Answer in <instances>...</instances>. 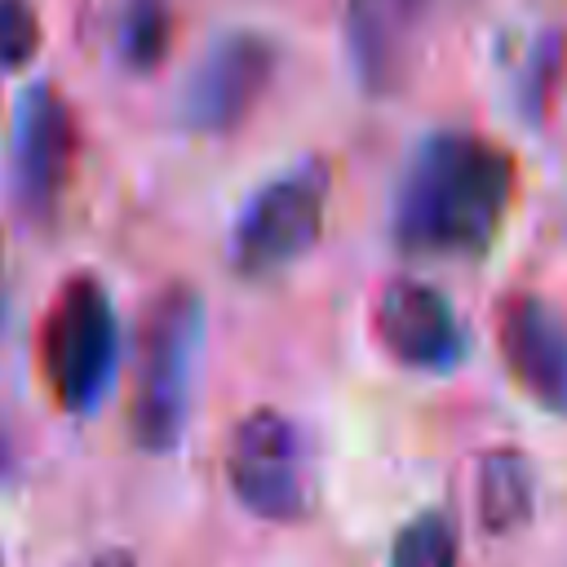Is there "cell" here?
Segmentation results:
<instances>
[{
  "label": "cell",
  "instance_id": "obj_1",
  "mask_svg": "<svg viewBox=\"0 0 567 567\" xmlns=\"http://www.w3.org/2000/svg\"><path fill=\"white\" fill-rule=\"evenodd\" d=\"M518 168L505 146L470 128L430 133L394 190L390 230L408 257H478L514 208Z\"/></svg>",
  "mask_w": 567,
  "mask_h": 567
},
{
  "label": "cell",
  "instance_id": "obj_2",
  "mask_svg": "<svg viewBox=\"0 0 567 567\" xmlns=\"http://www.w3.org/2000/svg\"><path fill=\"white\" fill-rule=\"evenodd\" d=\"M204 346V297L190 284L159 288L137 323L128 430L142 452H173L190 421L195 359Z\"/></svg>",
  "mask_w": 567,
  "mask_h": 567
},
{
  "label": "cell",
  "instance_id": "obj_3",
  "mask_svg": "<svg viewBox=\"0 0 567 567\" xmlns=\"http://www.w3.org/2000/svg\"><path fill=\"white\" fill-rule=\"evenodd\" d=\"M328 190H332V168L319 155H306L266 186H257L230 226V244H226L230 266L244 279H266L288 270L301 252L315 248L328 217Z\"/></svg>",
  "mask_w": 567,
  "mask_h": 567
},
{
  "label": "cell",
  "instance_id": "obj_4",
  "mask_svg": "<svg viewBox=\"0 0 567 567\" xmlns=\"http://www.w3.org/2000/svg\"><path fill=\"white\" fill-rule=\"evenodd\" d=\"M40 363L49 394L66 412H89L111 390L120 368V319L93 275H75L62 284L44 319Z\"/></svg>",
  "mask_w": 567,
  "mask_h": 567
},
{
  "label": "cell",
  "instance_id": "obj_5",
  "mask_svg": "<svg viewBox=\"0 0 567 567\" xmlns=\"http://www.w3.org/2000/svg\"><path fill=\"white\" fill-rule=\"evenodd\" d=\"M226 483L235 501L257 518H306L315 501V465L301 425L279 408H252L239 416L226 447Z\"/></svg>",
  "mask_w": 567,
  "mask_h": 567
},
{
  "label": "cell",
  "instance_id": "obj_6",
  "mask_svg": "<svg viewBox=\"0 0 567 567\" xmlns=\"http://www.w3.org/2000/svg\"><path fill=\"white\" fill-rule=\"evenodd\" d=\"M80 159V124L66 102V93L49 80H35L18 111H13V137H9V177L13 199L27 217L44 221Z\"/></svg>",
  "mask_w": 567,
  "mask_h": 567
},
{
  "label": "cell",
  "instance_id": "obj_7",
  "mask_svg": "<svg viewBox=\"0 0 567 567\" xmlns=\"http://www.w3.org/2000/svg\"><path fill=\"white\" fill-rule=\"evenodd\" d=\"M279 49L261 31H230L204 49L182 89V124L204 137L235 133L275 84Z\"/></svg>",
  "mask_w": 567,
  "mask_h": 567
},
{
  "label": "cell",
  "instance_id": "obj_8",
  "mask_svg": "<svg viewBox=\"0 0 567 567\" xmlns=\"http://www.w3.org/2000/svg\"><path fill=\"white\" fill-rule=\"evenodd\" d=\"M496 346L518 390L567 416V319L536 292H505L496 301Z\"/></svg>",
  "mask_w": 567,
  "mask_h": 567
},
{
  "label": "cell",
  "instance_id": "obj_9",
  "mask_svg": "<svg viewBox=\"0 0 567 567\" xmlns=\"http://www.w3.org/2000/svg\"><path fill=\"white\" fill-rule=\"evenodd\" d=\"M372 328L390 359L416 372H447L465 354V332L452 301L421 279L385 284L372 310Z\"/></svg>",
  "mask_w": 567,
  "mask_h": 567
},
{
  "label": "cell",
  "instance_id": "obj_10",
  "mask_svg": "<svg viewBox=\"0 0 567 567\" xmlns=\"http://www.w3.org/2000/svg\"><path fill=\"white\" fill-rule=\"evenodd\" d=\"M434 0H346L341 40L363 93H394Z\"/></svg>",
  "mask_w": 567,
  "mask_h": 567
},
{
  "label": "cell",
  "instance_id": "obj_11",
  "mask_svg": "<svg viewBox=\"0 0 567 567\" xmlns=\"http://www.w3.org/2000/svg\"><path fill=\"white\" fill-rule=\"evenodd\" d=\"M474 505L487 536H509L532 518L536 505V470L518 447H492L478 456Z\"/></svg>",
  "mask_w": 567,
  "mask_h": 567
},
{
  "label": "cell",
  "instance_id": "obj_12",
  "mask_svg": "<svg viewBox=\"0 0 567 567\" xmlns=\"http://www.w3.org/2000/svg\"><path fill=\"white\" fill-rule=\"evenodd\" d=\"M456 563H461V536L452 514L425 509L408 527H399L385 567H456Z\"/></svg>",
  "mask_w": 567,
  "mask_h": 567
},
{
  "label": "cell",
  "instance_id": "obj_13",
  "mask_svg": "<svg viewBox=\"0 0 567 567\" xmlns=\"http://www.w3.org/2000/svg\"><path fill=\"white\" fill-rule=\"evenodd\" d=\"M173 44V13L164 0H133L120 22V62L128 71H155Z\"/></svg>",
  "mask_w": 567,
  "mask_h": 567
},
{
  "label": "cell",
  "instance_id": "obj_14",
  "mask_svg": "<svg viewBox=\"0 0 567 567\" xmlns=\"http://www.w3.org/2000/svg\"><path fill=\"white\" fill-rule=\"evenodd\" d=\"M558 71H563V35L558 31H540L523 53H518V66H514V106L536 124L554 97V84H558Z\"/></svg>",
  "mask_w": 567,
  "mask_h": 567
},
{
  "label": "cell",
  "instance_id": "obj_15",
  "mask_svg": "<svg viewBox=\"0 0 567 567\" xmlns=\"http://www.w3.org/2000/svg\"><path fill=\"white\" fill-rule=\"evenodd\" d=\"M40 49V18L31 0H0V66L18 71Z\"/></svg>",
  "mask_w": 567,
  "mask_h": 567
},
{
  "label": "cell",
  "instance_id": "obj_16",
  "mask_svg": "<svg viewBox=\"0 0 567 567\" xmlns=\"http://www.w3.org/2000/svg\"><path fill=\"white\" fill-rule=\"evenodd\" d=\"M89 567H137V558H133L128 549H102Z\"/></svg>",
  "mask_w": 567,
  "mask_h": 567
},
{
  "label": "cell",
  "instance_id": "obj_17",
  "mask_svg": "<svg viewBox=\"0 0 567 567\" xmlns=\"http://www.w3.org/2000/svg\"><path fill=\"white\" fill-rule=\"evenodd\" d=\"M0 261H4V252H0Z\"/></svg>",
  "mask_w": 567,
  "mask_h": 567
},
{
  "label": "cell",
  "instance_id": "obj_18",
  "mask_svg": "<svg viewBox=\"0 0 567 567\" xmlns=\"http://www.w3.org/2000/svg\"><path fill=\"white\" fill-rule=\"evenodd\" d=\"M0 567H4V558H0Z\"/></svg>",
  "mask_w": 567,
  "mask_h": 567
}]
</instances>
